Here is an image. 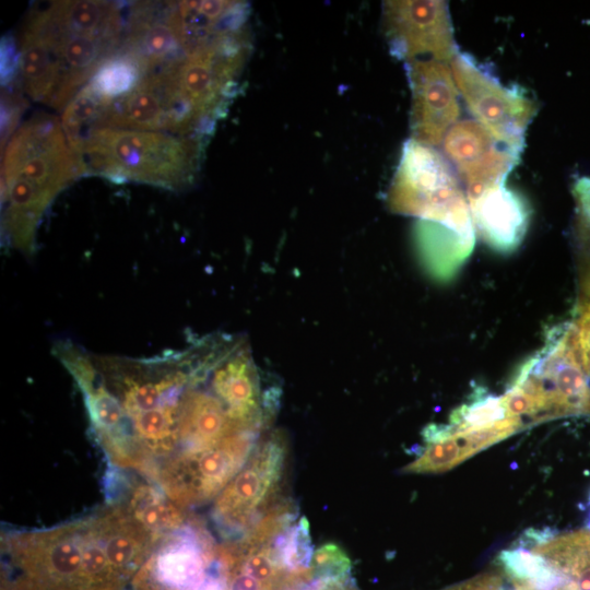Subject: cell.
I'll return each instance as SVG.
<instances>
[{
	"label": "cell",
	"mask_w": 590,
	"mask_h": 590,
	"mask_svg": "<svg viewBox=\"0 0 590 590\" xmlns=\"http://www.w3.org/2000/svg\"><path fill=\"white\" fill-rule=\"evenodd\" d=\"M517 385L535 402L542 421L590 414V379L573 322L550 331L544 349L517 375Z\"/></svg>",
	"instance_id": "cell-6"
},
{
	"label": "cell",
	"mask_w": 590,
	"mask_h": 590,
	"mask_svg": "<svg viewBox=\"0 0 590 590\" xmlns=\"http://www.w3.org/2000/svg\"><path fill=\"white\" fill-rule=\"evenodd\" d=\"M391 211L475 236L462 184L449 161L433 146L409 139L390 184Z\"/></svg>",
	"instance_id": "cell-5"
},
{
	"label": "cell",
	"mask_w": 590,
	"mask_h": 590,
	"mask_svg": "<svg viewBox=\"0 0 590 590\" xmlns=\"http://www.w3.org/2000/svg\"><path fill=\"white\" fill-rule=\"evenodd\" d=\"M286 446L272 435L252 455L217 495L212 510L220 531L227 538L241 536L259 520L260 510L274 497L285 465Z\"/></svg>",
	"instance_id": "cell-10"
},
{
	"label": "cell",
	"mask_w": 590,
	"mask_h": 590,
	"mask_svg": "<svg viewBox=\"0 0 590 590\" xmlns=\"http://www.w3.org/2000/svg\"><path fill=\"white\" fill-rule=\"evenodd\" d=\"M574 235L578 267L577 305L590 303V177H578L573 186Z\"/></svg>",
	"instance_id": "cell-18"
},
{
	"label": "cell",
	"mask_w": 590,
	"mask_h": 590,
	"mask_svg": "<svg viewBox=\"0 0 590 590\" xmlns=\"http://www.w3.org/2000/svg\"><path fill=\"white\" fill-rule=\"evenodd\" d=\"M13 571L10 590H125L138 567L120 510L109 505L83 519L2 538Z\"/></svg>",
	"instance_id": "cell-2"
},
{
	"label": "cell",
	"mask_w": 590,
	"mask_h": 590,
	"mask_svg": "<svg viewBox=\"0 0 590 590\" xmlns=\"http://www.w3.org/2000/svg\"><path fill=\"white\" fill-rule=\"evenodd\" d=\"M141 78L139 66L131 58L117 54L101 66L87 84L108 103L131 91Z\"/></svg>",
	"instance_id": "cell-19"
},
{
	"label": "cell",
	"mask_w": 590,
	"mask_h": 590,
	"mask_svg": "<svg viewBox=\"0 0 590 590\" xmlns=\"http://www.w3.org/2000/svg\"><path fill=\"white\" fill-rule=\"evenodd\" d=\"M274 550L279 563L287 569L303 570L310 567L314 553L308 520L303 517L280 533L274 540Z\"/></svg>",
	"instance_id": "cell-21"
},
{
	"label": "cell",
	"mask_w": 590,
	"mask_h": 590,
	"mask_svg": "<svg viewBox=\"0 0 590 590\" xmlns=\"http://www.w3.org/2000/svg\"><path fill=\"white\" fill-rule=\"evenodd\" d=\"M52 354L81 391L92 434L109 462L153 481L181 450L192 398L211 356L209 337L144 357L97 354L63 339Z\"/></svg>",
	"instance_id": "cell-1"
},
{
	"label": "cell",
	"mask_w": 590,
	"mask_h": 590,
	"mask_svg": "<svg viewBox=\"0 0 590 590\" xmlns=\"http://www.w3.org/2000/svg\"><path fill=\"white\" fill-rule=\"evenodd\" d=\"M116 503L121 504L134 520L158 538L188 522L184 508L150 482L130 486L127 495Z\"/></svg>",
	"instance_id": "cell-17"
},
{
	"label": "cell",
	"mask_w": 590,
	"mask_h": 590,
	"mask_svg": "<svg viewBox=\"0 0 590 590\" xmlns=\"http://www.w3.org/2000/svg\"><path fill=\"white\" fill-rule=\"evenodd\" d=\"M1 148L3 149L8 138L13 134L20 115L23 110V99L13 91L1 94Z\"/></svg>",
	"instance_id": "cell-24"
},
{
	"label": "cell",
	"mask_w": 590,
	"mask_h": 590,
	"mask_svg": "<svg viewBox=\"0 0 590 590\" xmlns=\"http://www.w3.org/2000/svg\"><path fill=\"white\" fill-rule=\"evenodd\" d=\"M224 576L227 590H264L261 582L247 574L231 573Z\"/></svg>",
	"instance_id": "cell-27"
},
{
	"label": "cell",
	"mask_w": 590,
	"mask_h": 590,
	"mask_svg": "<svg viewBox=\"0 0 590 590\" xmlns=\"http://www.w3.org/2000/svg\"><path fill=\"white\" fill-rule=\"evenodd\" d=\"M450 69L468 109L498 142L522 153L526 131L539 110L536 101L519 84L504 85L488 64L459 50Z\"/></svg>",
	"instance_id": "cell-7"
},
{
	"label": "cell",
	"mask_w": 590,
	"mask_h": 590,
	"mask_svg": "<svg viewBox=\"0 0 590 590\" xmlns=\"http://www.w3.org/2000/svg\"><path fill=\"white\" fill-rule=\"evenodd\" d=\"M199 125L192 106L180 94L169 74L161 70L142 75L131 91L108 102L91 128L190 137L197 133Z\"/></svg>",
	"instance_id": "cell-9"
},
{
	"label": "cell",
	"mask_w": 590,
	"mask_h": 590,
	"mask_svg": "<svg viewBox=\"0 0 590 590\" xmlns=\"http://www.w3.org/2000/svg\"><path fill=\"white\" fill-rule=\"evenodd\" d=\"M216 550L194 520L163 535L134 575V590H198L214 563Z\"/></svg>",
	"instance_id": "cell-12"
},
{
	"label": "cell",
	"mask_w": 590,
	"mask_h": 590,
	"mask_svg": "<svg viewBox=\"0 0 590 590\" xmlns=\"http://www.w3.org/2000/svg\"><path fill=\"white\" fill-rule=\"evenodd\" d=\"M412 94L410 127L413 140L437 146L459 120V92L450 64L434 59L405 63Z\"/></svg>",
	"instance_id": "cell-14"
},
{
	"label": "cell",
	"mask_w": 590,
	"mask_h": 590,
	"mask_svg": "<svg viewBox=\"0 0 590 590\" xmlns=\"http://www.w3.org/2000/svg\"><path fill=\"white\" fill-rule=\"evenodd\" d=\"M20 70V51L16 50L14 38L5 35L1 39V84H9Z\"/></svg>",
	"instance_id": "cell-26"
},
{
	"label": "cell",
	"mask_w": 590,
	"mask_h": 590,
	"mask_svg": "<svg viewBox=\"0 0 590 590\" xmlns=\"http://www.w3.org/2000/svg\"><path fill=\"white\" fill-rule=\"evenodd\" d=\"M117 54L131 58L142 75L163 70L180 59L182 48L175 2H139L132 5Z\"/></svg>",
	"instance_id": "cell-15"
},
{
	"label": "cell",
	"mask_w": 590,
	"mask_h": 590,
	"mask_svg": "<svg viewBox=\"0 0 590 590\" xmlns=\"http://www.w3.org/2000/svg\"><path fill=\"white\" fill-rule=\"evenodd\" d=\"M204 140L166 132L91 128L71 149L82 176L180 190L197 179Z\"/></svg>",
	"instance_id": "cell-4"
},
{
	"label": "cell",
	"mask_w": 590,
	"mask_h": 590,
	"mask_svg": "<svg viewBox=\"0 0 590 590\" xmlns=\"http://www.w3.org/2000/svg\"><path fill=\"white\" fill-rule=\"evenodd\" d=\"M467 460L464 451L457 438L451 436L428 444L424 451L413 462L402 469L405 473H438L445 472Z\"/></svg>",
	"instance_id": "cell-22"
},
{
	"label": "cell",
	"mask_w": 590,
	"mask_h": 590,
	"mask_svg": "<svg viewBox=\"0 0 590 590\" xmlns=\"http://www.w3.org/2000/svg\"><path fill=\"white\" fill-rule=\"evenodd\" d=\"M382 21L390 54L405 63L421 59L450 63L460 50L446 1H385Z\"/></svg>",
	"instance_id": "cell-11"
},
{
	"label": "cell",
	"mask_w": 590,
	"mask_h": 590,
	"mask_svg": "<svg viewBox=\"0 0 590 590\" xmlns=\"http://www.w3.org/2000/svg\"><path fill=\"white\" fill-rule=\"evenodd\" d=\"M351 568L346 553L335 543L321 545L312 555L310 569L322 583L337 582L345 577Z\"/></svg>",
	"instance_id": "cell-23"
},
{
	"label": "cell",
	"mask_w": 590,
	"mask_h": 590,
	"mask_svg": "<svg viewBox=\"0 0 590 590\" xmlns=\"http://www.w3.org/2000/svg\"><path fill=\"white\" fill-rule=\"evenodd\" d=\"M61 122L36 114L11 137L2 158L1 232L7 248L32 256L42 217L57 194L81 177Z\"/></svg>",
	"instance_id": "cell-3"
},
{
	"label": "cell",
	"mask_w": 590,
	"mask_h": 590,
	"mask_svg": "<svg viewBox=\"0 0 590 590\" xmlns=\"http://www.w3.org/2000/svg\"><path fill=\"white\" fill-rule=\"evenodd\" d=\"M444 155L464 187L469 203L506 181L521 153L498 142L474 119L458 120L442 140Z\"/></svg>",
	"instance_id": "cell-13"
},
{
	"label": "cell",
	"mask_w": 590,
	"mask_h": 590,
	"mask_svg": "<svg viewBox=\"0 0 590 590\" xmlns=\"http://www.w3.org/2000/svg\"><path fill=\"white\" fill-rule=\"evenodd\" d=\"M475 232L492 249L507 253L522 241L530 221L526 199L499 182L469 203Z\"/></svg>",
	"instance_id": "cell-16"
},
{
	"label": "cell",
	"mask_w": 590,
	"mask_h": 590,
	"mask_svg": "<svg viewBox=\"0 0 590 590\" xmlns=\"http://www.w3.org/2000/svg\"><path fill=\"white\" fill-rule=\"evenodd\" d=\"M106 104L107 102L86 84L66 106L61 125L71 148L82 138L84 127H87V130L92 127Z\"/></svg>",
	"instance_id": "cell-20"
},
{
	"label": "cell",
	"mask_w": 590,
	"mask_h": 590,
	"mask_svg": "<svg viewBox=\"0 0 590 590\" xmlns=\"http://www.w3.org/2000/svg\"><path fill=\"white\" fill-rule=\"evenodd\" d=\"M259 432L229 436L201 451L179 453L166 461L153 482L181 508L216 498L257 448Z\"/></svg>",
	"instance_id": "cell-8"
},
{
	"label": "cell",
	"mask_w": 590,
	"mask_h": 590,
	"mask_svg": "<svg viewBox=\"0 0 590 590\" xmlns=\"http://www.w3.org/2000/svg\"><path fill=\"white\" fill-rule=\"evenodd\" d=\"M576 329L582 366L590 379V303L576 306Z\"/></svg>",
	"instance_id": "cell-25"
}]
</instances>
